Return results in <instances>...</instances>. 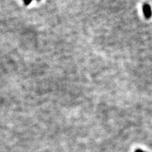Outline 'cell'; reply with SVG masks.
<instances>
[{"instance_id": "7a4b0ae2", "label": "cell", "mask_w": 152, "mask_h": 152, "mask_svg": "<svg viewBox=\"0 0 152 152\" xmlns=\"http://www.w3.org/2000/svg\"><path fill=\"white\" fill-rule=\"evenodd\" d=\"M135 152H145V151H143L141 150H140V149H138V150H136L135 151Z\"/></svg>"}, {"instance_id": "6da1fadb", "label": "cell", "mask_w": 152, "mask_h": 152, "mask_svg": "<svg viewBox=\"0 0 152 152\" xmlns=\"http://www.w3.org/2000/svg\"><path fill=\"white\" fill-rule=\"evenodd\" d=\"M143 12L146 18H149L151 16V11L150 6L148 5H144L143 6Z\"/></svg>"}]
</instances>
